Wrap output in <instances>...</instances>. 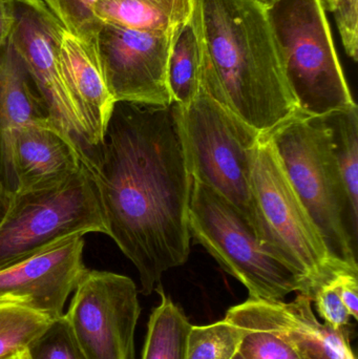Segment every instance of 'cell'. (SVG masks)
Returning a JSON list of instances; mask_svg holds the SVG:
<instances>
[{"mask_svg": "<svg viewBox=\"0 0 358 359\" xmlns=\"http://www.w3.org/2000/svg\"><path fill=\"white\" fill-rule=\"evenodd\" d=\"M98 191L107 226L151 295L191 255L193 177L174 103L117 102L102 141L81 161Z\"/></svg>", "mask_w": 358, "mask_h": 359, "instance_id": "6da1fadb", "label": "cell"}, {"mask_svg": "<svg viewBox=\"0 0 358 359\" xmlns=\"http://www.w3.org/2000/svg\"><path fill=\"white\" fill-rule=\"evenodd\" d=\"M201 46L200 88L262 135L300 113L259 0H193Z\"/></svg>", "mask_w": 358, "mask_h": 359, "instance_id": "7a4b0ae2", "label": "cell"}, {"mask_svg": "<svg viewBox=\"0 0 358 359\" xmlns=\"http://www.w3.org/2000/svg\"><path fill=\"white\" fill-rule=\"evenodd\" d=\"M266 136L332 257L358 268V225L349 213L325 117L298 113Z\"/></svg>", "mask_w": 358, "mask_h": 359, "instance_id": "3957f363", "label": "cell"}, {"mask_svg": "<svg viewBox=\"0 0 358 359\" xmlns=\"http://www.w3.org/2000/svg\"><path fill=\"white\" fill-rule=\"evenodd\" d=\"M176 107L191 177L230 202L266 244L252 184L254 157L263 135L201 88L188 107Z\"/></svg>", "mask_w": 358, "mask_h": 359, "instance_id": "277c9868", "label": "cell"}, {"mask_svg": "<svg viewBox=\"0 0 358 359\" xmlns=\"http://www.w3.org/2000/svg\"><path fill=\"white\" fill-rule=\"evenodd\" d=\"M267 14L300 113L325 117L355 107L321 0H275Z\"/></svg>", "mask_w": 358, "mask_h": 359, "instance_id": "5b68a950", "label": "cell"}, {"mask_svg": "<svg viewBox=\"0 0 358 359\" xmlns=\"http://www.w3.org/2000/svg\"><path fill=\"white\" fill-rule=\"evenodd\" d=\"M188 227L191 238L242 283L252 299L283 301L292 292L309 297V283L258 238L237 208L193 179Z\"/></svg>", "mask_w": 358, "mask_h": 359, "instance_id": "8992f818", "label": "cell"}, {"mask_svg": "<svg viewBox=\"0 0 358 359\" xmlns=\"http://www.w3.org/2000/svg\"><path fill=\"white\" fill-rule=\"evenodd\" d=\"M106 234L98 191L81 168L48 189L13 194L0 222V269L18 263L69 236Z\"/></svg>", "mask_w": 358, "mask_h": 359, "instance_id": "52a82bcc", "label": "cell"}, {"mask_svg": "<svg viewBox=\"0 0 358 359\" xmlns=\"http://www.w3.org/2000/svg\"><path fill=\"white\" fill-rule=\"evenodd\" d=\"M252 184L265 242L309 283L310 299L336 272L358 270L332 257L266 135L256 147Z\"/></svg>", "mask_w": 358, "mask_h": 359, "instance_id": "ba28073f", "label": "cell"}, {"mask_svg": "<svg viewBox=\"0 0 358 359\" xmlns=\"http://www.w3.org/2000/svg\"><path fill=\"white\" fill-rule=\"evenodd\" d=\"M65 318L88 359H136L135 333L141 314L139 291L122 274L86 270Z\"/></svg>", "mask_w": 358, "mask_h": 359, "instance_id": "9c48e42d", "label": "cell"}, {"mask_svg": "<svg viewBox=\"0 0 358 359\" xmlns=\"http://www.w3.org/2000/svg\"><path fill=\"white\" fill-rule=\"evenodd\" d=\"M11 6L14 25L8 42L25 63L48 118L86 153L88 134L59 65L65 27L42 0H11Z\"/></svg>", "mask_w": 358, "mask_h": 359, "instance_id": "30bf717a", "label": "cell"}, {"mask_svg": "<svg viewBox=\"0 0 358 359\" xmlns=\"http://www.w3.org/2000/svg\"><path fill=\"white\" fill-rule=\"evenodd\" d=\"M177 33H146L102 22L97 53L116 102L172 104L167 65Z\"/></svg>", "mask_w": 358, "mask_h": 359, "instance_id": "8fae6325", "label": "cell"}, {"mask_svg": "<svg viewBox=\"0 0 358 359\" xmlns=\"http://www.w3.org/2000/svg\"><path fill=\"white\" fill-rule=\"evenodd\" d=\"M83 236H69L0 269V304L23 306L57 320L88 270Z\"/></svg>", "mask_w": 358, "mask_h": 359, "instance_id": "7c38bea8", "label": "cell"}, {"mask_svg": "<svg viewBox=\"0 0 358 359\" xmlns=\"http://www.w3.org/2000/svg\"><path fill=\"white\" fill-rule=\"evenodd\" d=\"M225 320L239 328L277 335L302 359H357L346 328L336 330L319 322L310 297L302 293L290 303L249 297L229 308Z\"/></svg>", "mask_w": 358, "mask_h": 359, "instance_id": "4fadbf2b", "label": "cell"}, {"mask_svg": "<svg viewBox=\"0 0 358 359\" xmlns=\"http://www.w3.org/2000/svg\"><path fill=\"white\" fill-rule=\"evenodd\" d=\"M85 151L48 117L21 128L13 147V194L48 189L81 168Z\"/></svg>", "mask_w": 358, "mask_h": 359, "instance_id": "5bb4252c", "label": "cell"}, {"mask_svg": "<svg viewBox=\"0 0 358 359\" xmlns=\"http://www.w3.org/2000/svg\"><path fill=\"white\" fill-rule=\"evenodd\" d=\"M59 65L65 86L83 121L90 151L102 141L117 102L105 81L97 50L67 29L61 38Z\"/></svg>", "mask_w": 358, "mask_h": 359, "instance_id": "9a60e30c", "label": "cell"}, {"mask_svg": "<svg viewBox=\"0 0 358 359\" xmlns=\"http://www.w3.org/2000/svg\"><path fill=\"white\" fill-rule=\"evenodd\" d=\"M48 117L41 97L10 42L0 48V180L15 190L13 147L21 128Z\"/></svg>", "mask_w": 358, "mask_h": 359, "instance_id": "2e32d148", "label": "cell"}, {"mask_svg": "<svg viewBox=\"0 0 358 359\" xmlns=\"http://www.w3.org/2000/svg\"><path fill=\"white\" fill-rule=\"evenodd\" d=\"M193 0H99L95 16L103 23L153 34H174L188 22Z\"/></svg>", "mask_w": 358, "mask_h": 359, "instance_id": "e0dca14e", "label": "cell"}, {"mask_svg": "<svg viewBox=\"0 0 358 359\" xmlns=\"http://www.w3.org/2000/svg\"><path fill=\"white\" fill-rule=\"evenodd\" d=\"M156 291L161 303L149 318L141 359H186L187 339L193 325L161 286Z\"/></svg>", "mask_w": 358, "mask_h": 359, "instance_id": "ac0fdd59", "label": "cell"}, {"mask_svg": "<svg viewBox=\"0 0 358 359\" xmlns=\"http://www.w3.org/2000/svg\"><path fill=\"white\" fill-rule=\"evenodd\" d=\"M331 136L343 191L353 223L358 225V111L357 105L325 116Z\"/></svg>", "mask_w": 358, "mask_h": 359, "instance_id": "d6986e66", "label": "cell"}, {"mask_svg": "<svg viewBox=\"0 0 358 359\" xmlns=\"http://www.w3.org/2000/svg\"><path fill=\"white\" fill-rule=\"evenodd\" d=\"M201 83V46L191 19L174 37L167 65L172 102L186 107L197 98Z\"/></svg>", "mask_w": 358, "mask_h": 359, "instance_id": "ffe728a7", "label": "cell"}, {"mask_svg": "<svg viewBox=\"0 0 358 359\" xmlns=\"http://www.w3.org/2000/svg\"><path fill=\"white\" fill-rule=\"evenodd\" d=\"M52 322L29 308L0 304V359L27 350Z\"/></svg>", "mask_w": 358, "mask_h": 359, "instance_id": "44dd1931", "label": "cell"}, {"mask_svg": "<svg viewBox=\"0 0 358 359\" xmlns=\"http://www.w3.org/2000/svg\"><path fill=\"white\" fill-rule=\"evenodd\" d=\"M243 330L226 320L191 326L186 359H231L239 351Z\"/></svg>", "mask_w": 358, "mask_h": 359, "instance_id": "7402d4cb", "label": "cell"}, {"mask_svg": "<svg viewBox=\"0 0 358 359\" xmlns=\"http://www.w3.org/2000/svg\"><path fill=\"white\" fill-rule=\"evenodd\" d=\"M69 33L97 50V37L102 22L95 16L99 0H42Z\"/></svg>", "mask_w": 358, "mask_h": 359, "instance_id": "603a6c76", "label": "cell"}, {"mask_svg": "<svg viewBox=\"0 0 358 359\" xmlns=\"http://www.w3.org/2000/svg\"><path fill=\"white\" fill-rule=\"evenodd\" d=\"M27 359H88L65 318L53 320L27 349Z\"/></svg>", "mask_w": 358, "mask_h": 359, "instance_id": "cb8c5ba5", "label": "cell"}, {"mask_svg": "<svg viewBox=\"0 0 358 359\" xmlns=\"http://www.w3.org/2000/svg\"><path fill=\"white\" fill-rule=\"evenodd\" d=\"M242 330L243 337L239 352L245 359H302L288 344L273 333L250 329Z\"/></svg>", "mask_w": 358, "mask_h": 359, "instance_id": "d4e9b609", "label": "cell"}, {"mask_svg": "<svg viewBox=\"0 0 358 359\" xmlns=\"http://www.w3.org/2000/svg\"><path fill=\"white\" fill-rule=\"evenodd\" d=\"M311 301L315 304L317 313L326 324L336 330L347 328L350 323V314L330 280L319 285L313 291Z\"/></svg>", "mask_w": 358, "mask_h": 359, "instance_id": "484cf974", "label": "cell"}, {"mask_svg": "<svg viewBox=\"0 0 358 359\" xmlns=\"http://www.w3.org/2000/svg\"><path fill=\"white\" fill-rule=\"evenodd\" d=\"M336 25L347 55L358 59V0H340L336 11Z\"/></svg>", "mask_w": 358, "mask_h": 359, "instance_id": "4316f807", "label": "cell"}, {"mask_svg": "<svg viewBox=\"0 0 358 359\" xmlns=\"http://www.w3.org/2000/svg\"><path fill=\"white\" fill-rule=\"evenodd\" d=\"M358 270L343 269L336 272L330 283L338 291L351 318L358 320Z\"/></svg>", "mask_w": 358, "mask_h": 359, "instance_id": "83f0119b", "label": "cell"}, {"mask_svg": "<svg viewBox=\"0 0 358 359\" xmlns=\"http://www.w3.org/2000/svg\"><path fill=\"white\" fill-rule=\"evenodd\" d=\"M14 25L11 0H0V48L8 41Z\"/></svg>", "mask_w": 358, "mask_h": 359, "instance_id": "f1b7e54d", "label": "cell"}, {"mask_svg": "<svg viewBox=\"0 0 358 359\" xmlns=\"http://www.w3.org/2000/svg\"><path fill=\"white\" fill-rule=\"evenodd\" d=\"M12 194L10 191L6 189L1 182H0V222L4 219L8 211V205H10L11 198Z\"/></svg>", "mask_w": 358, "mask_h": 359, "instance_id": "f546056e", "label": "cell"}, {"mask_svg": "<svg viewBox=\"0 0 358 359\" xmlns=\"http://www.w3.org/2000/svg\"><path fill=\"white\" fill-rule=\"evenodd\" d=\"M322 4H323L324 8L328 12L333 13L336 11V6H338L340 0H321Z\"/></svg>", "mask_w": 358, "mask_h": 359, "instance_id": "4dcf8cb0", "label": "cell"}, {"mask_svg": "<svg viewBox=\"0 0 358 359\" xmlns=\"http://www.w3.org/2000/svg\"><path fill=\"white\" fill-rule=\"evenodd\" d=\"M1 359H27V350L13 354V355L6 356V358Z\"/></svg>", "mask_w": 358, "mask_h": 359, "instance_id": "1f68e13d", "label": "cell"}, {"mask_svg": "<svg viewBox=\"0 0 358 359\" xmlns=\"http://www.w3.org/2000/svg\"><path fill=\"white\" fill-rule=\"evenodd\" d=\"M259 1L262 2L263 4H265V6H270L271 4H273V2L275 1V0H259Z\"/></svg>", "mask_w": 358, "mask_h": 359, "instance_id": "d6a6232c", "label": "cell"}, {"mask_svg": "<svg viewBox=\"0 0 358 359\" xmlns=\"http://www.w3.org/2000/svg\"><path fill=\"white\" fill-rule=\"evenodd\" d=\"M231 359H245V358H244L243 356H242V354L240 353L239 351H237V353H235V355L233 356V358Z\"/></svg>", "mask_w": 358, "mask_h": 359, "instance_id": "836d02e7", "label": "cell"}, {"mask_svg": "<svg viewBox=\"0 0 358 359\" xmlns=\"http://www.w3.org/2000/svg\"><path fill=\"white\" fill-rule=\"evenodd\" d=\"M0 182H1V180H0ZM1 183H2V182H1ZM2 185H4V184H2Z\"/></svg>", "mask_w": 358, "mask_h": 359, "instance_id": "e575fe53", "label": "cell"}]
</instances>
